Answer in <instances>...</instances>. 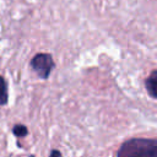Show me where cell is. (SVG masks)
<instances>
[{
    "mask_svg": "<svg viewBox=\"0 0 157 157\" xmlns=\"http://www.w3.org/2000/svg\"><path fill=\"white\" fill-rule=\"evenodd\" d=\"M12 132H13V135H16L17 137H25V136L28 134V129H27V126L23 125V124H16V125H13V128H12Z\"/></svg>",
    "mask_w": 157,
    "mask_h": 157,
    "instance_id": "obj_5",
    "label": "cell"
},
{
    "mask_svg": "<svg viewBox=\"0 0 157 157\" xmlns=\"http://www.w3.org/2000/svg\"><path fill=\"white\" fill-rule=\"evenodd\" d=\"M145 86H146L148 94L157 99V70H153L147 76L146 81H145Z\"/></svg>",
    "mask_w": 157,
    "mask_h": 157,
    "instance_id": "obj_3",
    "label": "cell"
},
{
    "mask_svg": "<svg viewBox=\"0 0 157 157\" xmlns=\"http://www.w3.org/2000/svg\"><path fill=\"white\" fill-rule=\"evenodd\" d=\"M50 155H59V156H60V155H61V152H60V151H55V150H54V151H52V152H50Z\"/></svg>",
    "mask_w": 157,
    "mask_h": 157,
    "instance_id": "obj_6",
    "label": "cell"
},
{
    "mask_svg": "<svg viewBox=\"0 0 157 157\" xmlns=\"http://www.w3.org/2000/svg\"><path fill=\"white\" fill-rule=\"evenodd\" d=\"M9 101V93H7V83L5 78L0 75V105L7 104Z\"/></svg>",
    "mask_w": 157,
    "mask_h": 157,
    "instance_id": "obj_4",
    "label": "cell"
},
{
    "mask_svg": "<svg viewBox=\"0 0 157 157\" xmlns=\"http://www.w3.org/2000/svg\"><path fill=\"white\" fill-rule=\"evenodd\" d=\"M32 70L43 80L48 78L49 75L52 74L53 69H54V60L53 56L48 53H38L36 54L31 63H29Z\"/></svg>",
    "mask_w": 157,
    "mask_h": 157,
    "instance_id": "obj_2",
    "label": "cell"
},
{
    "mask_svg": "<svg viewBox=\"0 0 157 157\" xmlns=\"http://www.w3.org/2000/svg\"><path fill=\"white\" fill-rule=\"evenodd\" d=\"M118 157H157L156 139H130L117 152Z\"/></svg>",
    "mask_w": 157,
    "mask_h": 157,
    "instance_id": "obj_1",
    "label": "cell"
}]
</instances>
